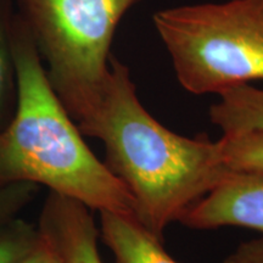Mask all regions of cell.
<instances>
[{"label":"cell","instance_id":"5b68a950","mask_svg":"<svg viewBox=\"0 0 263 263\" xmlns=\"http://www.w3.org/2000/svg\"><path fill=\"white\" fill-rule=\"evenodd\" d=\"M178 222L192 229L238 227L263 235V177L232 173L190 206Z\"/></svg>","mask_w":263,"mask_h":263},{"label":"cell","instance_id":"8992f818","mask_svg":"<svg viewBox=\"0 0 263 263\" xmlns=\"http://www.w3.org/2000/svg\"><path fill=\"white\" fill-rule=\"evenodd\" d=\"M90 211L77 200L52 192L43 205L38 228L54 240L65 263H104Z\"/></svg>","mask_w":263,"mask_h":263},{"label":"cell","instance_id":"277c9868","mask_svg":"<svg viewBox=\"0 0 263 263\" xmlns=\"http://www.w3.org/2000/svg\"><path fill=\"white\" fill-rule=\"evenodd\" d=\"M153 21L189 93L218 95L263 81V0L177 6Z\"/></svg>","mask_w":263,"mask_h":263},{"label":"cell","instance_id":"52a82bcc","mask_svg":"<svg viewBox=\"0 0 263 263\" xmlns=\"http://www.w3.org/2000/svg\"><path fill=\"white\" fill-rule=\"evenodd\" d=\"M105 245L112 252L115 263H179L137 217L101 211L100 232Z\"/></svg>","mask_w":263,"mask_h":263},{"label":"cell","instance_id":"9c48e42d","mask_svg":"<svg viewBox=\"0 0 263 263\" xmlns=\"http://www.w3.org/2000/svg\"><path fill=\"white\" fill-rule=\"evenodd\" d=\"M15 0H0V132L8 127L17 105V74L12 49Z\"/></svg>","mask_w":263,"mask_h":263},{"label":"cell","instance_id":"ba28073f","mask_svg":"<svg viewBox=\"0 0 263 263\" xmlns=\"http://www.w3.org/2000/svg\"><path fill=\"white\" fill-rule=\"evenodd\" d=\"M210 107V121L224 133L263 132V89L250 84L233 87L218 94Z\"/></svg>","mask_w":263,"mask_h":263},{"label":"cell","instance_id":"5bb4252c","mask_svg":"<svg viewBox=\"0 0 263 263\" xmlns=\"http://www.w3.org/2000/svg\"><path fill=\"white\" fill-rule=\"evenodd\" d=\"M222 263H263V235L241 242Z\"/></svg>","mask_w":263,"mask_h":263},{"label":"cell","instance_id":"7c38bea8","mask_svg":"<svg viewBox=\"0 0 263 263\" xmlns=\"http://www.w3.org/2000/svg\"><path fill=\"white\" fill-rule=\"evenodd\" d=\"M37 192L38 185L33 183H15L0 189V224L17 217Z\"/></svg>","mask_w":263,"mask_h":263},{"label":"cell","instance_id":"6da1fadb","mask_svg":"<svg viewBox=\"0 0 263 263\" xmlns=\"http://www.w3.org/2000/svg\"><path fill=\"white\" fill-rule=\"evenodd\" d=\"M80 130L103 141L104 163L130 193L138 221L160 239L234 173L222 159L218 140L180 136L160 123L138 98L128 66L115 57L100 103Z\"/></svg>","mask_w":263,"mask_h":263},{"label":"cell","instance_id":"8fae6325","mask_svg":"<svg viewBox=\"0 0 263 263\" xmlns=\"http://www.w3.org/2000/svg\"><path fill=\"white\" fill-rule=\"evenodd\" d=\"M39 239V229L18 217L0 224V263H15L24 257Z\"/></svg>","mask_w":263,"mask_h":263},{"label":"cell","instance_id":"4fadbf2b","mask_svg":"<svg viewBox=\"0 0 263 263\" xmlns=\"http://www.w3.org/2000/svg\"><path fill=\"white\" fill-rule=\"evenodd\" d=\"M15 263H65V259L54 240L39 229L38 241L31 251Z\"/></svg>","mask_w":263,"mask_h":263},{"label":"cell","instance_id":"3957f363","mask_svg":"<svg viewBox=\"0 0 263 263\" xmlns=\"http://www.w3.org/2000/svg\"><path fill=\"white\" fill-rule=\"evenodd\" d=\"M143 0H15L52 89L78 128L97 110L121 20Z\"/></svg>","mask_w":263,"mask_h":263},{"label":"cell","instance_id":"7a4b0ae2","mask_svg":"<svg viewBox=\"0 0 263 263\" xmlns=\"http://www.w3.org/2000/svg\"><path fill=\"white\" fill-rule=\"evenodd\" d=\"M12 49L17 105L8 127L0 132V189L33 183L90 210L136 217L130 193L94 155L52 89L44 62L17 12Z\"/></svg>","mask_w":263,"mask_h":263},{"label":"cell","instance_id":"30bf717a","mask_svg":"<svg viewBox=\"0 0 263 263\" xmlns=\"http://www.w3.org/2000/svg\"><path fill=\"white\" fill-rule=\"evenodd\" d=\"M218 145L229 171L263 177V132L224 133Z\"/></svg>","mask_w":263,"mask_h":263}]
</instances>
